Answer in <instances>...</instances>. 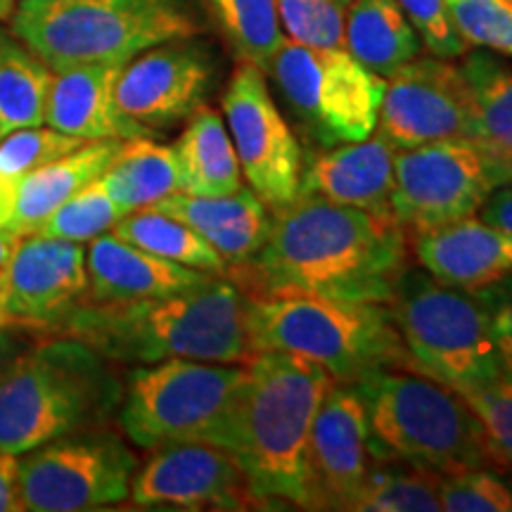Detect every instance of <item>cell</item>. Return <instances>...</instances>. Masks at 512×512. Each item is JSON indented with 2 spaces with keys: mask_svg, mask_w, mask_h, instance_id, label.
Masks as SVG:
<instances>
[{
  "mask_svg": "<svg viewBox=\"0 0 512 512\" xmlns=\"http://www.w3.org/2000/svg\"><path fill=\"white\" fill-rule=\"evenodd\" d=\"M41 335H48V332L27 328V325L19 323L0 325V377L8 373L15 358L22 356Z\"/></svg>",
  "mask_w": 512,
  "mask_h": 512,
  "instance_id": "obj_41",
  "label": "cell"
},
{
  "mask_svg": "<svg viewBox=\"0 0 512 512\" xmlns=\"http://www.w3.org/2000/svg\"><path fill=\"white\" fill-rule=\"evenodd\" d=\"M12 318L8 313V283H5V271H0V325H10Z\"/></svg>",
  "mask_w": 512,
  "mask_h": 512,
  "instance_id": "obj_45",
  "label": "cell"
},
{
  "mask_svg": "<svg viewBox=\"0 0 512 512\" xmlns=\"http://www.w3.org/2000/svg\"><path fill=\"white\" fill-rule=\"evenodd\" d=\"M131 501L176 510L264 508L233 453L202 441L155 448V456L136 470Z\"/></svg>",
  "mask_w": 512,
  "mask_h": 512,
  "instance_id": "obj_15",
  "label": "cell"
},
{
  "mask_svg": "<svg viewBox=\"0 0 512 512\" xmlns=\"http://www.w3.org/2000/svg\"><path fill=\"white\" fill-rule=\"evenodd\" d=\"M475 292L489 316L491 339H494L503 375H512V275L479 287Z\"/></svg>",
  "mask_w": 512,
  "mask_h": 512,
  "instance_id": "obj_40",
  "label": "cell"
},
{
  "mask_svg": "<svg viewBox=\"0 0 512 512\" xmlns=\"http://www.w3.org/2000/svg\"><path fill=\"white\" fill-rule=\"evenodd\" d=\"M181 192L190 195H230L242 188V169L233 138L223 117L202 105L188 117L174 145Z\"/></svg>",
  "mask_w": 512,
  "mask_h": 512,
  "instance_id": "obj_26",
  "label": "cell"
},
{
  "mask_svg": "<svg viewBox=\"0 0 512 512\" xmlns=\"http://www.w3.org/2000/svg\"><path fill=\"white\" fill-rule=\"evenodd\" d=\"M100 183L112 200L131 211L150 207L181 190V169L174 147L159 145L150 136L124 140Z\"/></svg>",
  "mask_w": 512,
  "mask_h": 512,
  "instance_id": "obj_28",
  "label": "cell"
},
{
  "mask_svg": "<svg viewBox=\"0 0 512 512\" xmlns=\"http://www.w3.org/2000/svg\"><path fill=\"white\" fill-rule=\"evenodd\" d=\"M344 48L382 79L420 55V36L396 0H351Z\"/></svg>",
  "mask_w": 512,
  "mask_h": 512,
  "instance_id": "obj_27",
  "label": "cell"
},
{
  "mask_svg": "<svg viewBox=\"0 0 512 512\" xmlns=\"http://www.w3.org/2000/svg\"><path fill=\"white\" fill-rule=\"evenodd\" d=\"M86 302H136L176 294L204 283L214 273L176 264L145 252L114 233H102L86 249Z\"/></svg>",
  "mask_w": 512,
  "mask_h": 512,
  "instance_id": "obj_21",
  "label": "cell"
},
{
  "mask_svg": "<svg viewBox=\"0 0 512 512\" xmlns=\"http://www.w3.org/2000/svg\"><path fill=\"white\" fill-rule=\"evenodd\" d=\"M463 399L482 422L496 465L512 467V375H503L489 387L463 394Z\"/></svg>",
  "mask_w": 512,
  "mask_h": 512,
  "instance_id": "obj_38",
  "label": "cell"
},
{
  "mask_svg": "<svg viewBox=\"0 0 512 512\" xmlns=\"http://www.w3.org/2000/svg\"><path fill=\"white\" fill-rule=\"evenodd\" d=\"M12 323L55 332L86 299L88 271L81 242L27 235L5 266Z\"/></svg>",
  "mask_w": 512,
  "mask_h": 512,
  "instance_id": "obj_18",
  "label": "cell"
},
{
  "mask_svg": "<svg viewBox=\"0 0 512 512\" xmlns=\"http://www.w3.org/2000/svg\"><path fill=\"white\" fill-rule=\"evenodd\" d=\"M138 456L107 432H76L17 456L22 510H100L131 498Z\"/></svg>",
  "mask_w": 512,
  "mask_h": 512,
  "instance_id": "obj_11",
  "label": "cell"
},
{
  "mask_svg": "<svg viewBox=\"0 0 512 512\" xmlns=\"http://www.w3.org/2000/svg\"><path fill=\"white\" fill-rule=\"evenodd\" d=\"M117 238L131 242L145 252L176 261V264L197 268V271L226 275L228 266L223 256L202 238L197 230L183 221L171 219L155 209H136L117 221L112 228Z\"/></svg>",
  "mask_w": 512,
  "mask_h": 512,
  "instance_id": "obj_30",
  "label": "cell"
},
{
  "mask_svg": "<svg viewBox=\"0 0 512 512\" xmlns=\"http://www.w3.org/2000/svg\"><path fill=\"white\" fill-rule=\"evenodd\" d=\"M351 0H278V19L290 41L311 48H344Z\"/></svg>",
  "mask_w": 512,
  "mask_h": 512,
  "instance_id": "obj_35",
  "label": "cell"
},
{
  "mask_svg": "<svg viewBox=\"0 0 512 512\" xmlns=\"http://www.w3.org/2000/svg\"><path fill=\"white\" fill-rule=\"evenodd\" d=\"M413 252L434 278L463 290L512 275V238L479 216L415 235Z\"/></svg>",
  "mask_w": 512,
  "mask_h": 512,
  "instance_id": "obj_23",
  "label": "cell"
},
{
  "mask_svg": "<svg viewBox=\"0 0 512 512\" xmlns=\"http://www.w3.org/2000/svg\"><path fill=\"white\" fill-rule=\"evenodd\" d=\"M216 22L242 62L268 72L285 43L278 19V0H209Z\"/></svg>",
  "mask_w": 512,
  "mask_h": 512,
  "instance_id": "obj_32",
  "label": "cell"
},
{
  "mask_svg": "<svg viewBox=\"0 0 512 512\" xmlns=\"http://www.w3.org/2000/svg\"><path fill=\"white\" fill-rule=\"evenodd\" d=\"M147 209L162 211L197 230L223 256L228 268L245 264L259 252L273 221L271 209L249 185L230 195H190L178 190Z\"/></svg>",
  "mask_w": 512,
  "mask_h": 512,
  "instance_id": "obj_22",
  "label": "cell"
},
{
  "mask_svg": "<svg viewBox=\"0 0 512 512\" xmlns=\"http://www.w3.org/2000/svg\"><path fill=\"white\" fill-rule=\"evenodd\" d=\"M271 214L259 252L226 271L249 297L316 294L389 304L408 261V233L392 216L313 195H297Z\"/></svg>",
  "mask_w": 512,
  "mask_h": 512,
  "instance_id": "obj_1",
  "label": "cell"
},
{
  "mask_svg": "<svg viewBox=\"0 0 512 512\" xmlns=\"http://www.w3.org/2000/svg\"><path fill=\"white\" fill-rule=\"evenodd\" d=\"M83 143H91V140L67 136L50 126L19 128L3 136L0 140V228H8L24 178Z\"/></svg>",
  "mask_w": 512,
  "mask_h": 512,
  "instance_id": "obj_31",
  "label": "cell"
},
{
  "mask_svg": "<svg viewBox=\"0 0 512 512\" xmlns=\"http://www.w3.org/2000/svg\"><path fill=\"white\" fill-rule=\"evenodd\" d=\"M247 382L238 363L166 358L138 366L119 403V425L131 444L147 451L202 441L226 448Z\"/></svg>",
  "mask_w": 512,
  "mask_h": 512,
  "instance_id": "obj_8",
  "label": "cell"
},
{
  "mask_svg": "<svg viewBox=\"0 0 512 512\" xmlns=\"http://www.w3.org/2000/svg\"><path fill=\"white\" fill-rule=\"evenodd\" d=\"M124 64H79L60 69L50 83L43 124L81 140H133L150 136L117 105Z\"/></svg>",
  "mask_w": 512,
  "mask_h": 512,
  "instance_id": "obj_20",
  "label": "cell"
},
{
  "mask_svg": "<svg viewBox=\"0 0 512 512\" xmlns=\"http://www.w3.org/2000/svg\"><path fill=\"white\" fill-rule=\"evenodd\" d=\"M332 384L335 377L320 363L290 351H259L247 363L228 451L264 508L290 503L311 510L309 437Z\"/></svg>",
  "mask_w": 512,
  "mask_h": 512,
  "instance_id": "obj_3",
  "label": "cell"
},
{
  "mask_svg": "<svg viewBox=\"0 0 512 512\" xmlns=\"http://www.w3.org/2000/svg\"><path fill=\"white\" fill-rule=\"evenodd\" d=\"M110 361L69 335H41L0 377V451L22 456L119 411Z\"/></svg>",
  "mask_w": 512,
  "mask_h": 512,
  "instance_id": "obj_4",
  "label": "cell"
},
{
  "mask_svg": "<svg viewBox=\"0 0 512 512\" xmlns=\"http://www.w3.org/2000/svg\"><path fill=\"white\" fill-rule=\"evenodd\" d=\"M482 221L489 223L512 238V181H505L486 197L482 209L477 211Z\"/></svg>",
  "mask_w": 512,
  "mask_h": 512,
  "instance_id": "obj_42",
  "label": "cell"
},
{
  "mask_svg": "<svg viewBox=\"0 0 512 512\" xmlns=\"http://www.w3.org/2000/svg\"><path fill=\"white\" fill-rule=\"evenodd\" d=\"M252 299L233 280L211 275L190 290L136 302H83L53 335L88 344L110 363H159L166 358L238 363L259 354L252 337Z\"/></svg>",
  "mask_w": 512,
  "mask_h": 512,
  "instance_id": "obj_2",
  "label": "cell"
},
{
  "mask_svg": "<svg viewBox=\"0 0 512 512\" xmlns=\"http://www.w3.org/2000/svg\"><path fill=\"white\" fill-rule=\"evenodd\" d=\"M124 216L126 209H121L105 190V185L100 183V178H95L93 183L76 192L72 200L64 202L38 233L83 245V242H91L112 230Z\"/></svg>",
  "mask_w": 512,
  "mask_h": 512,
  "instance_id": "obj_34",
  "label": "cell"
},
{
  "mask_svg": "<svg viewBox=\"0 0 512 512\" xmlns=\"http://www.w3.org/2000/svg\"><path fill=\"white\" fill-rule=\"evenodd\" d=\"M121 143L124 140H91L29 174L19 185L8 228L19 238L36 235L64 202L105 174Z\"/></svg>",
  "mask_w": 512,
  "mask_h": 512,
  "instance_id": "obj_24",
  "label": "cell"
},
{
  "mask_svg": "<svg viewBox=\"0 0 512 512\" xmlns=\"http://www.w3.org/2000/svg\"><path fill=\"white\" fill-rule=\"evenodd\" d=\"M266 74L320 147L366 140L377 128L387 79L344 48H311L285 38Z\"/></svg>",
  "mask_w": 512,
  "mask_h": 512,
  "instance_id": "obj_10",
  "label": "cell"
},
{
  "mask_svg": "<svg viewBox=\"0 0 512 512\" xmlns=\"http://www.w3.org/2000/svg\"><path fill=\"white\" fill-rule=\"evenodd\" d=\"M396 152L377 128L366 140L311 152L302 169L299 195L392 216Z\"/></svg>",
  "mask_w": 512,
  "mask_h": 512,
  "instance_id": "obj_19",
  "label": "cell"
},
{
  "mask_svg": "<svg viewBox=\"0 0 512 512\" xmlns=\"http://www.w3.org/2000/svg\"><path fill=\"white\" fill-rule=\"evenodd\" d=\"M19 240L22 238L12 233L10 228H0V271H5V266L10 264V259H12V254H15Z\"/></svg>",
  "mask_w": 512,
  "mask_h": 512,
  "instance_id": "obj_44",
  "label": "cell"
},
{
  "mask_svg": "<svg viewBox=\"0 0 512 512\" xmlns=\"http://www.w3.org/2000/svg\"><path fill=\"white\" fill-rule=\"evenodd\" d=\"M53 74L29 43L0 24V138L43 126Z\"/></svg>",
  "mask_w": 512,
  "mask_h": 512,
  "instance_id": "obj_29",
  "label": "cell"
},
{
  "mask_svg": "<svg viewBox=\"0 0 512 512\" xmlns=\"http://www.w3.org/2000/svg\"><path fill=\"white\" fill-rule=\"evenodd\" d=\"M368 413L354 384H332L309 437L311 510H351L373 470Z\"/></svg>",
  "mask_w": 512,
  "mask_h": 512,
  "instance_id": "obj_17",
  "label": "cell"
},
{
  "mask_svg": "<svg viewBox=\"0 0 512 512\" xmlns=\"http://www.w3.org/2000/svg\"><path fill=\"white\" fill-rule=\"evenodd\" d=\"M221 110L242 178L256 197L271 211L297 200L304 169L302 145L271 98L264 69L240 60L221 98Z\"/></svg>",
  "mask_w": 512,
  "mask_h": 512,
  "instance_id": "obj_13",
  "label": "cell"
},
{
  "mask_svg": "<svg viewBox=\"0 0 512 512\" xmlns=\"http://www.w3.org/2000/svg\"><path fill=\"white\" fill-rule=\"evenodd\" d=\"M503 3H510L512 5V0H503Z\"/></svg>",
  "mask_w": 512,
  "mask_h": 512,
  "instance_id": "obj_47",
  "label": "cell"
},
{
  "mask_svg": "<svg viewBox=\"0 0 512 512\" xmlns=\"http://www.w3.org/2000/svg\"><path fill=\"white\" fill-rule=\"evenodd\" d=\"M439 477L437 472L413 465L375 463L351 510L437 512L441 510Z\"/></svg>",
  "mask_w": 512,
  "mask_h": 512,
  "instance_id": "obj_33",
  "label": "cell"
},
{
  "mask_svg": "<svg viewBox=\"0 0 512 512\" xmlns=\"http://www.w3.org/2000/svg\"><path fill=\"white\" fill-rule=\"evenodd\" d=\"M411 370L458 394L503 377L489 316L475 290L441 283L425 268H403L389 299Z\"/></svg>",
  "mask_w": 512,
  "mask_h": 512,
  "instance_id": "obj_9",
  "label": "cell"
},
{
  "mask_svg": "<svg viewBox=\"0 0 512 512\" xmlns=\"http://www.w3.org/2000/svg\"><path fill=\"white\" fill-rule=\"evenodd\" d=\"M472 100V143L512 181V67L479 48L460 62Z\"/></svg>",
  "mask_w": 512,
  "mask_h": 512,
  "instance_id": "obj_25",
  "label": "cell"
},
{
  "mask_svg": "<svg viewBox=\"0 0 512 512\" xmlns=\"http://www.w3.org/2000/svg\"><path fill=\"white\" fill-rule=\"evenodd\" d=\"M439 501L446 512H512V486L486 467L439 477Z\"/></svg>",
  "mask_w": 512,
  "mask_h": 512,
  "instance_id": "obj_36",
  "label": "cell"
},
{
  "mask_svg": "<svg viewBox=\"0 0 512 512\" xmlns=\"http://www.w3.org/2000/svg\"><path fill=\"white\" fill-rule=\"evenodd\" d=\"M453 22L470 46L512 60V5L503 0H446Z\"/></svg>",
  "mask_w": 512,
  "mask_h": 512,
  "instance_id": "obj_37",
  "label": "cell"
},
{
  "mask_svg": "<svg viewBox=\"0 0 512 512\" xmlns=\"http://www.w3.org/2000/svg\"><path fill=\"white\" fill-rule=\"evenodd\" d=\"M249 320L256 351L306 356L339 384H356L380 370L411 368L389 304L278 294L252 299Z\"/></svg>",
  "mask_w": 512,
  "mask_h": 512,
  "instance_id": "obj_7",
  "label": "cell"
},
{
  "mask_svg": "<svg viewBox=\"0 0 512 512\" xmlns=\"http://www.w3.org/2000/svg\"><path fill=\"white\" fill-rule=\"evenodd\" d=\"M354 387L366 403L375 463L437 475L498 467L482 422L456 389L411 368L380 370Z\"/></svg>",
  "mask_w": 512,
  "mask_h": 512,
  "instance_id": "obj_5",
  "label": "cell"
},
{
  "mask_svg": "<svg viewBox=\"0 0 512 512\" xmlns=\"http://www.w3.org/2000/svg\"><path fill=\"white\" fill-rule=\"evenodd\" d=\"M396 3L406 12L408 22L418 31L420 43L432 55L456 60L470 50V43L460 36L456 22H453L446 0H396Z\"/></svg>",
  "mask_w": 512,
  "mask_h": 512,
  "instance_id": "obj_39",
  "label": "cell"
},
{
  "mask_svg": "<svg viewBox=\"0 0 512 512\" xmlns=\"http://www.w3.org/2000/svg\"><path fill=\"white\" fill-rule=\"evenodd\" d=\"M10 29L53 72L126 64L145 50L200 31L192 0H17Z\"/></svg>",
  "mask_w": 512,
  "mask_h": 512,
  "instance_id": "obj_6",
  "label": "cell"
},
{
  "mask_svg": "<svg viewBox=\"0 0 512 512\" xmlns=\"http://www.w3.org/2000/svg\"><path fill=\"white\" fill-rule=\"evenodd\" d=\"M214 60L207 46L178 38L145 50L121 67L117 79L119 110L147 131L171 128L204 105Z\"/></svg>",
  "mask_w": 512,
  "mask_h": 512,
  "instance_id": "obj_16",
  "label": "cell"
},
{
  "mask_svg": "<svg viewBox=\"0 0 512 512\" xmlns=\"http://www.w3.org/2000/svg\"><path fill=\"white\" fill-rule=\"evenodd\" d=\"M377 131L396 150L439 140L472 143V100L460 64L418 55L387 76Z\"/></svg>",
  "mask_w": 512,
  "mask_h": 512,
  "instance_id": "obj_14",
  "label": "cell"
},
{
  "mask_svg": "<svg viewBox=\"0 0 512 512\" xmlns=\"http://www.w3.org/2000/svg\"><path fill=\"white\" fill-rule=\"evenodd\" d=\"M505 176L470 140H439L396 152L392 216L415 235L477 216Z\"/></svg>",
  "mask_w": 512,
  "mask_h": 512,
  "instance_id": "obj_12",
  "label": "cell"
},
{
  "mask_svg": "<svg viewBox=\"0 0 512 512\" xmlns=\"http://www.w3.org/2000/svg\"><path fill=\"white\" fill-rule=\"evenodd\" d=\"M22 510L17 486V456L0 451V512Z\"/></svg>",
  "mask_w": 512,
  "mask_h": 512,
  "instance_id": "obj_43",
  "label": "cell"
},
{
  "mask_svg": "<svg viewBox=\"0 0 512 512\" xmlns=\"http://www.w3.org/2000/svg\"><path fill=\"white\" fill-rule=\"evenodd\" d=\"M17 0H0V22H10Z\"/></svg>",
  "mask_w": 512,
  "mask_h": 512,
  "instance_id": "obj_46",
  "label": "cell"
}]
</instances>
